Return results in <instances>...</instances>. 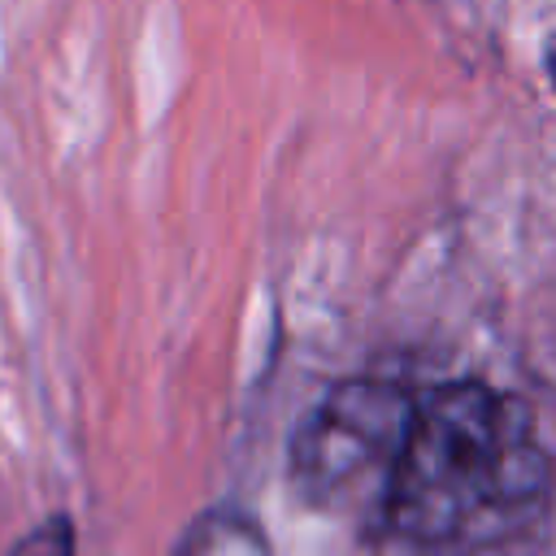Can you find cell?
I'll use <instances>...</instances> for the list:
<instances>
[{"label": "cell", "mask_w": 556, "mask_h": 556, "mask_svg": "<svg viewBox=\"0 0 556 556\" xmlns=\"http://www.w3.org/2000/svg\"><path fill=\"white\" fill-rule=\"evenodd\" d=\"M556 460L539 439L534 413L478 378L417 395L387 521L417 543L500 539L543 513Z\"/></svg>", "instance_id": "obj_1"}, {"label": "cell", "mask_w": 556, "mask_h": 556, "mask_svg": "<svg viewBox=\"0 0 556 556\" xmlns=\"http://www.w3.org/2000/svg\"><path fill=\"white\" fill-rule=\"evenodd\" d=\"M417 395L391 378L334 382L291 439V482L308 504L348 508L365 495L387 504Z\"/></svg>", "instance_id": "obj_2"}, {"label": "cell", "mask_w": 556, "mask_h": 556, "mask_svg": "<svg viewBox=\"0 0 556 556\" xmlns=\"http://www.w3.org/2000/svg\"><path fill=\"white\" fill-rule=\"evenodd\" d=\"M78 552V534H74V521L65 513H52L43 517L39 526H30L9 556H74Z\"/></svg>", "instance_id": "obj_3"}, {"label": "cell", "mask_w": 556, "mask_h": 556, "mask_svg": "<svg viewBox=\"0 0 556 556\" xmlns=\"http://www.w3.org/2000/svg\"><path fill=\"white\" fill-rule=\"evenodd\" d=\"M547 74H552V87H556V48H547Z\"/></svg>", "instance_id": "obj_4"}]
</instances>
